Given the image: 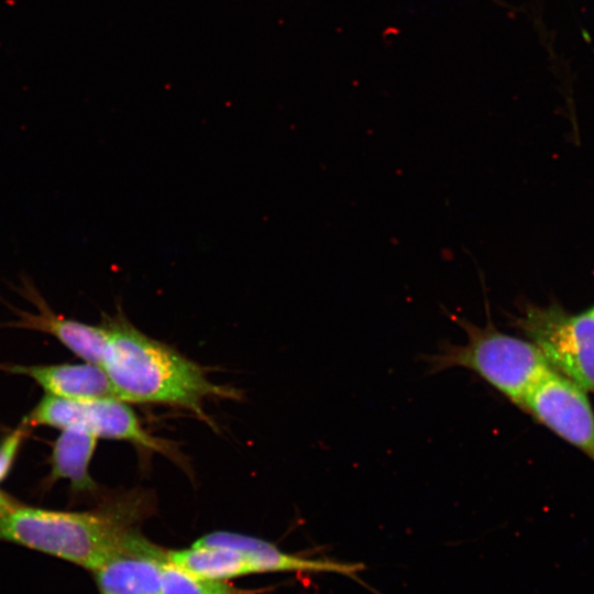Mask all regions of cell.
<instances>
[{"instance_id":"cell-9","label":"cell","mask_w":594,"mask_h":594,"mask_svg":"<svg viewBox=\"0 0 594 594\" xmlns=\"http://www.w3.org/2000/svg\"><path fill=\"white\" fill-rule=\"evenodd\" d=\"M194 543L239 549L250 558L257 573L328 572L355 576L363 569V565L360 563L309 559L290 554L260 538L230 531H215L199 538Z\"/></svg>"},{"instance_id":"cell-2","label":"cell","mask_w":594,"mask_h":594,"mask_svg":"<svg viewBox=\"0 0 594 594\" xmlns=\"http://www.w3.org/2000/svg\"><path fill=\"white\" fill-rule=\"evenodd\" d=\"M154 510L152 495L134 490L88 512H58L15 504L0 515V540L96 571Z\"/></svg>"},{"instance_id":"cell-16","label":"cell","mask_w":594,"mask_h":594,"mask_svg":"<svg viewBox=\"0 0 594 594\" xmlns=\"http://www.w3.org/2000/svg\"><path fill=\"white\" fill-rule=\"evenodd\" d=\"M590 314L594 315V307L590 310H587Z\"/></svg>"},{"instance_id":"cell-7","label":"cell","mask_w":594,"mask_h":594,"mask_svg":"<svg viewBox=\"0 0 594 594\" xmlns=\"http://www.w3.org/2000/svg\"><path fill=\"white\" fill-rule=\"evenodd\" d=\"M167 564L168 550L135 531L94 573L100 594H161Z\"/></svg>"},{"instance_id":"cell-8","label":"cell","mask_w":594,"mask_h":594,"mask_svg":"<svg viewBox=\"0 0 594 594\" xmlns=\"http://www.w3.org/2000/svg\"><path fill=\"white\" fill-rule=\"evenodd\" d=\"M15 290L30 300L37 308V312L11 307L19 319L8 322V327L48 333L84 361L101 366L108 343V332L103 323L92 326L56 315L25 275L21 276V286Z\"/></svg>"},{"instance_id":"cell-13","label":"cell","mask_w":594,"mask_h":594,"mask_svg":"<svg viewBox=\"0 0 594 594\" xmlns=\"http://www.w3.org/2000/svg\"><path fill=\"white\" fill-rule=\"evenodd\" d=\"M161 594H253L226 581L195 576L168 562L164 570Z\"/></svg>"},{"instance_id":"cell-5","label":"cell","mask_w":594,"mask_h":594,"mask_svg":"<svg viewBox=\"0 0 594 594\" xmlns=\"http://www.w3.org/2000/svg\"><path fill=\"white\" fill-rule=\"evenodd\" d=\"M33 426L78 428L98 439L129 441L146 450L168 454L164 441L148 433L128 403L119 399L72 400L45 395L26 418Z\"/></svg>"},{"instance_id":"cell-15","label":"cell","mask_w":594,"mask_h":594,"mask_svg":"<svg viewBox=\"0 0 594 594\" xmlns=\"http://www.w3.org/2000/svg\"><path fill=\"white\" fill-rule=\"evenodd\" d=\"M15 503L11 502L10 498L2 493H0V515L13 507Z\"/></svg>"},{"instance_id":"cell-4","label":"cell","mask_w":594,"mask_h":594,"mask_svg":"<svg viewBox=\"0 0 594 594\" xmlns=\"http://www.w3.org/2000/svg\"><path fill=\"white\" fill-rule=\"evenodd\" d=\"M514 320L551 369L594 393V315L569 314L557 304L527 305Z\"/></svg>"},{"instance_id":"cell-1","label":"cell","mask_w":594,"mask_h":594,"mask_svg":"<svg viewBox=\"0 0 594 594\" xmlns=\"http://www.w3.org/2000/svg\"><path fill=\"white\" fill-rule=\"evenodd\" d=\"M101 323L108 332L101 367L120 400L177 406L206 419V399L238 397L234 389L212 383L196 362L135 328L121 307L103 315Z\"/></svg>"},{"instance_id":"cell-12","label":"cell","mask_w":594,"mask_h":594,"mask_svg":"<svg viewBox=\"0 0 594 594\" xmlns=\"http://www.w3.org/2000/svg\"><path fill=\"white\" fill-rule=\"evenodd\" d=\"M57 437L51 457L50 481H70L74 490L94 492L97 485L89 474V464L98 438L78 428L63 429Z\"/></svg>"},{"instance_id":"cell-11","label":"cell","mask_w":594,"mask_h":594,"mask_svg":"<svg viewBox=\"0 0 594 594\" xmlns=\"http://www.w3.org/2000/svg\"><path fill=\"white\" fill-rule=\"evenodd\" d=\"M168 562L195 576L215 581L257 573L244 552L224 546L193 543L190 548L168 550Z\"/></svg>"},{"instance_id":"cell-6","label":"cell","mask_w":594,"mask_h":594,"mask_svg":"<svg viewBox=\"0 0 594 594\" xmlns=\"http://www.w3.org/2000/svg\"><path fill=\"white\" fill-rule=\"evenodd\" d=\"M519 406L594 460V411L584 389L551 370Z\"/></svg>"},{"instance_id":"cell-14","label":"cell","mask_w":594,"mask_h":594,"mask_svg":"<svg viewBox=\"0 0 594 594\" xmlns=\"http://www.w3.org/2000/svg\"><path fill=\"white\" fill-rule=\"evenodd\" d=\"M22 439V430H16L0 447V480L7 474Z\"/></svg>"},{"instance_id":"cell-10","label":"cell","mask_w":594,"mask_h":594,"mask_svg":"<svg viewBox=\"0 0 594 594\" xmlns=\"http://www.w3.org/2000/svg\"><path fill=\"white\" fill-rule=\"evenodd\" d=\"M6 370L33 378L47 395L54 397L72 400L119 399L108 375L98 364H15L8 365Z\"/></svg>"},{"instance_id":"cell-3","label":"cell","mask_w":594,"mask_h":594,"mask_svg":"<svg viewBox=\"0 0 594 594\" xmlns=\"http://www.w3.org/2000/svg\"><path fill=\"white\" fill-rule=\"evenodd\" d=\"M487 323L476 326L452 316L465 331V344H447L431 358L437 371L465 367L479 374L504 396L520 405L528 392L551 370L540 350L529 340L506 334L496 329L488 314Z\"/></svg>"}]
</instances>
